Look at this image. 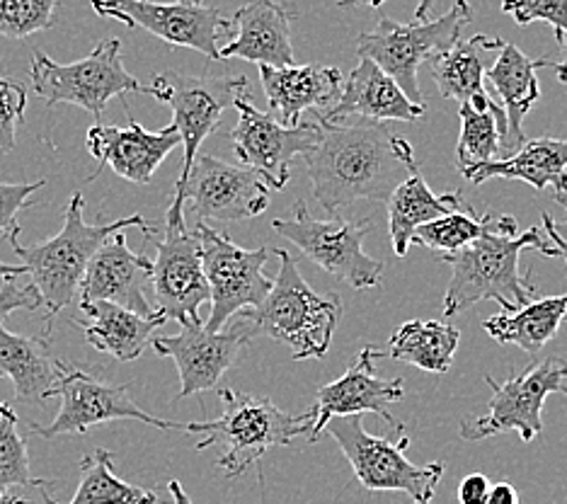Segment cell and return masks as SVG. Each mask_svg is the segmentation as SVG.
<instances>
[{"label": "cell", "mask_w": 567, "mask_h": 504, "mask_svg": "<svg viewBox=\"0 0 567 504\" xmlns=\"http://www.w3.org/2000/svg\"><path fill=\"white\" fill-rule=\"evenodd\" d=\"M318 146L303 155L313 194L328 214L359 199L389 202L393 189L417 171L408 141L383 122H328L318 114Z\"/></svg>", "instance_id": "1"}, {"label": "cell", "mask_w": 567, "mask_h": 504, "mask_svg": "<svg viewBox=\"0 0 567 504\" xmlns=\"http://www.w3.org/2000/svg\"><path fill=\"white\" fill-rule=\"evenodd\" d=\"M544 236L546 233L540 228L519 233L514 216L487 212L478 238L466 248L442 255V263L451 267V281L442 304L444 316H458L481 301H495L507 313L532 304L536 299V287L519 271V257L526 250L560 257L556 245Z\"/></svg>", "instance_id": "2"}, {"label": "cell", "mask_w": 567, "mask_h": 504, "mask_svg": "<svg viewBox=\"0 0 567 504\" xmlns=\"http://www.w3.org/2000/svg\"><path fill=\"white\" fill-rule=\"evenodd\" d=\"M85 199L81 192H73L66 212H63V228L54 238L37 243L32 248L18 243V236L10 238L12 250L22 260L28 275H32V284L42 294V308L47 310V320L59 316L63 308H69L75 296H79L85 269L100 250V245L110 236L126 228H144V233L156 230L141 214H132L112 224L90 226L83 218Z\"/></svg>", "instance_id": "3"}, {"label": "cell", "mask_w": 567, "mask_h": 504, "mask_svg": "<svg viewBox=\"0 0 567 504\" xmlns=\"http://www.w3.org/2000/svg\"><path fill=\"white\" fill-rule=\"evenodd\" d=\"M279 275L267 299L257 308L238 310L255 335H267L291 349L296 361L323 359L342 316L340 296H320L308 287L299 260L287 250H277Z\"/></svg>", "instance_id": "4"}, {"label": "cell", "mask_w": 567, "mask_h": 504, "mask_svg": "<svg viewBox=\"0 0 567 504\" xmlns=\"http://www.w3.org/2000/svg\"><path fill=\"white\" fill-rule=\"evenodd\" d=\"M218 395L224 400L221 415L209 422H187L185 432L206 434V439L197 444V451L212 446L224 449L218 469L224 471L228 481L250 471L272 446H289L296 436H306L316 418L313 408L301 412V415H289L272 400L230 391V388H221Z\"/></svg>", "instance_id": "5"}, {"label": "cell", "mask_w": 567, "mask_h": 504, "mask_svg": "<svg viewBox=\"0 0 567 504\" xmlns=\"http://www.w3.org/2000/svg\"><path fill=\"white\" fill-rule=\"evenodd\" d=\"M326 432L340 444L357 481L369 493H405L412 504H432L444 477V463L415 465L408 461L410 436L403 422L393 424L385 436H371L362 415H347L332 418Z\"/></svg>", "instance_id": "6"}, {"label": "cell", "mask_w": 567, "mask_h": 504, "mask_svg": "<svg viewBox=\"0 0 567 504\" xmlns=\"http://www.w3.org/2000/svg\"><path fill=\"white\" fill-rule=\"evenodd\" d=\"M30 78L37 97H42L49 107L75 105L93 114L95 124H100L112 97L148 93V88L124 69L117 37L102 39L85 59L73 63H56L44 51H34Z\"/></svg>", "instance_id": "7"}, {"label": "cell", "mask_w": 567, "mask_h": 504, "mask_svg": "<svg viewBox=\"0 0 567 504\" xmlns=\"http://www.w3.org/2000/svg\"><path fill=\"white\" fill-rule=\"evenodd\" d=\"M471 18L473 10L468 0H456L442 18L434 20L401 24L391 18H381L377 30L359 34L357 54L359 59L377 63L403 88V93L412 102L422 105V90L417 81L420 66L454 47Z\"/></svg>", "instance_id": "8"}, {"label": "cell", "mask_w": 567, "mask_h": 504, "mask_svg": "<svg viewBox=\"0 0 567 504\" xmlns=\"http://www.w3.org/2000/svg\"><path fill=\"white\" fill-rule=\"evenodd\" d=\"M153 233H146V238H153ZM153 243L158 250L151 269L156 310L179 326H197L202 322L199 306L212 301V291L204 275L202 245L197 233L187 228L183 202L173 199L167 206L163 238H153Z\"/></svg>", "instance_id": "9"}, {"label": "cell", "mask_w": 567, "mask_h": 504, "mask_svg": "<svg viewBox=\"0 0 567 504\" xmlns=\"http://www.w3.org/2000/svg\"><path fill=\"white\" fill-rule=\"evenodd\" d=\"M90 6L100 18L146 30L167 44L195 49L214 61H221V49L236 37L234 20H226L221 10L204 0H90Z\"/></svg>", "instance_id": "10"}, {"label": "cell", "mask_w": 567, "mask_h": 504, "mask_svg": "<svg viewBox=\"0 0 567 504\" xmlns=\"http://www.w3.org/2000/svg\"><path fill=\"white\" fill-rule=\"evenodd\" d=\"M485 383L493 388L489 410L483 418L461 422L458 434L463 442H483L505 432H519L522 442L528 444L544 430L540 412L546 398L550 393L567 395V361L548 357L514 373L505 383H497L493 377H485Z\"/></svg>", "instance_id": "11"}, {"label": "cell", "mask_w": 567, "mask_h": 504, "mask_svg": "<svg viewBox=\"0 0 567 504\" xmlns=\"http://www.w3.org/2000/svg\"><path fill=\"white\" fill-rule=\"evenodd\" d=\"M272 228L291 240L308 260L326 269L328 275L347 281L352 289L364 291L381 284L383 265L364 253L371 218L344 222L334 216L330 222H318L308 214L306 202L299 199L293 204V216L277 218Z\"/></svg>", "instance_id": "12"}, {"label": "cell", "mask_w": 567, "mask_h": 504, "mask_svg": "<svg viewBox=\"0 0 567 504\" xmlns=\"http://www.w3.org/2000/svg\"><path fill=\"white\" fill-rule=\"evenodd\" d=\"M148 88L151 97L165 102L173 110L175 126L183 138L185 161L177 185H185L199 146L212 136L221 114L236 105L238 97H248V78L245 75H185L177 71H163L153 75Z\"/></svg>", "instance_id": "13"}, {"label": "cell", "mask_w": 567, "mask_h": 504, "mask_svg": "<svg viewBox=\"0 0 567 504\" xmlns=\"http://www.w3.org/2000/svg\"><path fill=\"white\" fill-rule=\"evenodd\" d=\"M195 233L202 245V263L206 284L212 291V316L206 330H224L238 310L257 308L272 289V279L265 275V265L272 250H245L230 240L226 233L197 222Z\"/></svg>", "instance_id": "14"}, {"label": "cell", "mask_w": 567, "mask_h": 504, "mask_svg": "<svg viewBox=\"0 0 567 504\" xmlns=\"http://www.w3.org/2000/svg\"><path fill=\"white\" fill-rule=\"evenodd\" d=\"M56 395L61 398V410L54 422H30L32 434L47 439V442L66 434H85L90 426L114 420H136L151 426H158V430H185L187 426V422H171L141 410L132 400V395H128V385L105 383L93 377V373L75 367L63 369V377L59 379L49 398Z\"/></svg>", "instance_id": "15"}, {"label": "cell", "mask_w": 567, "mask_h": 504, "mask_svg": "<svg viewBox=\"0 0 567 504\" xmlns=\"http://www.w3.org/2000/svg\"><path fill=\"white\" fill-rule=\"evenodd\" d=\"M173 199L189 204L197 222L236 224L265 214L269 187L252 167L228 165L209 153H197L185 185L175 187Z\"/></svg>", "instance_id": "16"}, {"label": "cell", "mask_w": 567, "mask_h": 504, "mask_svg": "<svg viewBox=\"0 0 567 504\" xmlns=\"http://www.w3.org/2000/svg\"><path fill=\"white\" fill-rule=\"evenodd\" d=\"M238 124L230 128V141L238 161L260 173L272 189H284L291 179V163L296 155H308L320 138L316 124L284 126L275 114L257 110L248 97H238Z\"/></svg>", "instance_id": "17"}, {"label": "cell", "mask_w": 567, "mask_h": 504, "mask_svg": "<svg viewBox=\"0 0 567 504\" xmlns=\"http://www.w3.org/2000/svg\"><path fill=\"white\" fill-rule=\"evenodd\" d=\"M252 338L255 332L250 322L238 318L234 326L218 332L206 330L204 322L183 326L177 335L153 338L151 344L161 357H171L175 361L179 371L177 398H189L218 385L224 373L234 367V361Z\"/></svg>", "instance_id": "18"}, {"label": "cell", "mask_w": 567, "mask_h": 504, "mask_svg": "<svg viewBox=\"0 0 567 504\" xmlns=\"http://www.w3.org/2000/svg\"><path fill=\"white\" fill-rule=\"evenodd\" d=\"M385 359L383 352L377 347L367 344L362 354L354 364L344 371V377L326 383L318 388L316 393V418L311 422L306 439L308 442H318L320 434L326 432V424L332 418H347V415H362V412H373V415L383 418L389 426L398 424L391 415L389 408L405 393L403 379H379L377 377V361Z\"/></svg>", "instance_id": "19"}, {"label": "cell", "mask_w": 567, "mask_h": 504, "mask_svg": "<svg viewBox=\"0 0 567 504\" xmlns=\"http://www.w3.org/2000/svg\"><path fill=\"white\" fill-rule=\"evenodd\" d=\"M179 144H183V138H179L175 124L161 128V132H148V128L134 122V116H128L126 126L93 124L85 136V146L97 161L90 179H95L102 167L107 165L114 175L128 179V183L148 185L161 163Z\"/></svg>", "instance_id": "20"}, {"label": "cell", "mask_w": 567, "mask_h": 504, "mask_svg": "<svg viewBox=\"0 0 567 504\" xmlns=\"http://www.w3.org/2000/svg\"><path fill=\"white\" fill-rule=\"evenodd\" d=\"M153 260L128 250L126 233L120 230L100 245L81 281L83 301H110L138 316H156L158 310L146 299Z\"/></svg>", "instance_id": "21"}, {"label": "cell", "mask_w": 567, "mask_h": 504, "mask_svg": "<svg viewBox=\"0 0 567 504\" xmlns=\"http://www.w3.org/2000/svg\"><path fill=\"white\" fill-rule=\"evenodd\" d=\"M424 105L412 102L393 78L369 59H359L342 93L323 114L328 122H342L344 116L371 122H415L424 116Z\"/></svg>", "instance_id": "22"}, {"label": "cell", "mask_w": 567, "mask_h": 504, "mask_svg": "<svg viewBox=\"0 0 567 504\" xmlns=\"http://www.w3.org/2000/svg\"><path fill=\"white\" fill-rule=\"evenodd\" d=\"M293 12L277 0H248L236 10V37L221 49V61L243 59L257 66H293Z\"/></svg>", "instance_id": "23"}, {"label": "cell", "mask_w": 567, "mask_h": 504, "mask_svg": "<svg viewBox=\"0 0 567 504\" xmlns=\"http://www.w3.org/2000/svg\"><path fill=\"white\" fill-rule=\"evenodd\" d=\"M538 69H556V61H550L548 56L528 59L519 47L505 42L493 66L485 71V85L499 97V107L505 112L507 122L505 155L502 158H507V155L526 144L524 120L540 100V85L536 75Z\"/></svg>", "instance_id": "24"}, {"label": "cell", "mask_w": 567, "mask_h": 504, "mask_svg": "<svg viewBox=\"0 0 567 504\" xmlns=\"http://www.w3.org/2000/svg\"><path fill=\"white\" fill-rule=\"evenodd\" d=\"M260 83L284 126H296L306 110L330 107L342 93V73L332 66H260Z\"/></svg>", "instance_id": "25"}, {"label": "cell", "mask_w": 567, "mask_h": 504, "mask_svg": "<svg viewBox=\"0 0 567 504\" xmlns=\"http://www.w3.org/2000/svg\"><path fill=\"white\" fill-rule=\"evenodd\" d=\"M461 175L473 185H483L493 177L522 179L536 192L550 187L556 192V202L567 204V141L540 136L514 151L507 158H497L475 167H466Z\"/></svg>", "instance_id": "26"}, {"label": "cell", "mask_w": 567, "mask_h": 504, "mask_svg": "<svg viewBox=\"0 0 567 504\" xmlns=\"http://www.w3.org/2000/svg\"><path fill=\"white\" fill-rule=\"evenodd\" d=\"M81 310L87 320H73V326L83 330L90 347L117 361L138 359L153 342L156 330L167 322L163 313L138 316L110 301H83Z\"/></svg>", "instance_id": "27"}, {"label": "cell", "mask_w": 567, "mask_h": 504, "mask_svg": "<svg viewBox=\"0 0 567 504\" xmlns=\"http://www.w3.org/2000/svg\"><path fill=\"white\" fill-rule=\"evenodd\" d=\"M502 44L505 42L499 37L475 34L458 39L442 56H436L432 61V75L442 97L458 100L461 105H471L478 112L499 110L485 88V71L489 69L485 54L502 49Z\"/></svg>", "instance_id": "28"}, {"label": "cell", "mask_w": 567, "mask_h": 504, "mask_svg": "<svg viewBox=\"0 0 567 504\" xmlns=\"http://www.w3.org/2000/svg\"><path fill=\"white\" fill-rule=\"evenodd\" d=\"M66 364L49 342L10 332L0 320V379H10L20 400H49Z\"/></svg>", "instance_id": "29"}, {"label": "cell", "mask_w": 567, "mask_h": 504, "mask_svg": "<svg viewBox=\"0 0 567 504\" xmlns=\"http://www.w3.org/2000/svg\"><path fill=\"white\" fill-rule=\"evenodd\" d=\"M463 206L461 192H446V194H434L424 177L420 167L412 173L408 179L393 189L389 197V230H391V243L398 257H405L410 245H412V233L420 226L434 222V218L446 216L456 212Z\"/></svg>", "instance_id": "30"}, {"label": "cell", "mask_w": 567, "mask_h": 504, "mask_svg": "<svg viewBox=\"0 0 567 504\" xmlns=\"http://www.w3.org/2000/svg\"><path fill=\"white\" fill-rule=\"evenodd\" d=\"M567 318V294L534 299L514 313L483 320V330L499 344H517L524 352H538L556 338Z\"/></svg>", "instance_id": "31"}, {"label": "cell", "mask_w": 567, "mask_h": 504, "mask_svg": "<svg viewBox=\"0 0 567 504\" xmlns=\"http://www.w3.org/2000/svg\"><path fill=\"white\" fill-rule=\"evenodd\" d=\"M461 342V332L440 320H410L398 328L385 349V359H398L427 373H446Z\"/></svg>", "instance_id": "32"}, {"label": "cell", "mask_w": 567, "mask_h": 504, "mask_svg": "<svg viewBox=\"0 0 567 504\" xmlns=\"http://www.w3.org/2000/svg\"><path fill=\"white\" fill-rule=\"evenodd\" d=\"M114 454L97 449L81 461L79 490L69 504H158V495L114 475Z\"/></svg>", "instance_id": "33"}, {"label": "cell", "mask_w": 567, "mask_h": 504, "mask_svg": "<svg viewBox=\"0 0 567 504\" xmlns=\"http://www.w3.org/2000/svg\"><path fill=\"white\" fill-rule=\"evenodd\" d=\"M458 116H461V136L456 146L458 171L497 161L505 155L507 122L502 107L478 112L471 105H461Z\"/></svg>", "instance_id": "34"}, {"label": "cell", "mask_w": 567, "mask_h": 504, "mask_svg": "<svg viewBox=\"0 0 567 504\" xmlns=\"http://www.w3.org/2000/svg\"><path fill=\"white\" fill-rule=\"evenodd\" d=\"M481 233H483V216L481 218L475 216L473 206L463 202L461 209L420 226L415 233H412V243L430 250L456 253L461 248H466V245L478 238Z\"/></svg>", "instance_id": "35"}, {"label": "cell", "mask_w": 567, "mask_h": 504, "mask_svg": "<svg viewBox=\"0 0 567 504\" xmlns=\"http://www.w3.org/2000/svg\"><path fill=\"white\" fill-rule=\"evenodd\" d=\"M30 481V454L18 430V412L0 400V493Z\"/></svg>", "instance_id": "36"}, {"label": "cell", "mask_w": 567, "mask_h": 504, "mask_svg": "<svg viewBox=\"0 0 567 504\" xmlns=\"http://www.w3.org/2000/svg\"><path fill=\"white\" fill-rule=\"evenodd\" d=\"M59 0H0V37L28 39L56 24Z\"/></svg>", "instance_id": "37"}, {"label": "cell", "mask_w": 567, "mask_h": 504, "mask_svg": "<svg viewBox=\"0 0 567 504\" xmlns=\"http://www.w3.org/2000/svg\"><path fill=\"white\" fill-rule=\"evenodd\" d=\"M502 12L512 16L522 28L534 22L550 24L558 44L567 34V0H502Z\"/></svg>", "instance_id": "38"}, {"label": "cell", "mask_w": 567, "mask_h": 504, "mask_svg": "<svg viewBox=\"0 0 567 504\" xmlns=\"http://www.w3.org/2000/svg\"><path fill=\"white\" fill-rule=\"evenodd\" d=\"M28 112V90L10 78H0V155L18 146V126Z\"/></svg>", "instance_id": "39"}, {"label": "cell", "mask_w": 567, "mask_h": 504, "mask_svg": "<svg viewBox=\"0 0 567 504\" xmlns=\"http://www.w3.org/2000/svg\"><path fill=\"white\" fill-rule=\"evenodd\" d=\"M44 185V179H37V183H0V233L8 240L20 233L18 214L22 209H32V194L40 192Z\"/></svg>", "instance_id": "40"}, {"label": "cell", "mask_w": 567, "mask_h": 504, "mask_svg": "<svg viewBox=\"0 0 567 504\" xmlns=\"http://www.w3.org/2000/svg\"><path fill=\"white\" fill-rule=\"evenodd\" d=\"M42 306V294L37 291L34 284L18 287L16 279H3L0 284V320L10 316L12 310H40Z\"/></svg>", "instance_id": "41"}, {"label": "cell", "mask_w": 567, "mask_h": 504, "mask_svg": "<svg viewBox=\"0 0 567 504\" xmlns=\"http://www.w3.org/2000/svg\"><path fill=\"white\" fill-rule=\"evenodd\" d=\"M51 485H54V481H37V477H32L30 483L12 485L6 493H0V504H61L51 495Z\"/></svg>", "instance_id": "42"}, {"label": "cell", "mask_w": 567, "mask_h": 504, "mask_svg": "<svg viewBox=\"0 0 567 504\" xmlns=\"http://www.w3.org/2000/svg\"><path fill=\"white\" fill-rule=\"evenodd\" d=\"M489 477L483 473H471L458 483V504H485L489 493Z\"/></svg>", "instance_id": "43"}, {"label": "cell", "mask_w": 567, "mask_h": 504, "mask_svg": "<svg viewBox=\"0 0 567 504\" xmlns=\"http://www.w3.org/2000/svg\"><path fill=\"white\" fill-rule=\"evenodd\" d=\"M485 504H519L517 487L509 485V483L489 485V493L485 497Z\"/></svg>", "instance_id": "44"}, {"label": "cell", "mask_w": 567, "mask_h": 504, "mask_svg": "<svg viewBox=\"0 0 567 504\" xmlns=\"http://www.w3.org/2000/svg\"><path fill=\"white\" fill-rule=\"evenodd\" d=\"M544 230L548 233V240L553 243V245H556V248H558V255L563 257V260L567 263V243L558 236V233H556V228H553V218L548 216V214H544Z\"/></svg>", "instance_id": "45"}, {"label": "cell", "mask_w": 567, "mask_h": 504, "mask_svg": "<svg viewBox=\"0 0 567 504\" xmlns=\"http://www.w3.org/2000/svg\"><path fill=\"white\" fill-rule=\"evenodd\" d=\"M167 490H171V495H173V504H195L189 500V495L185 493V487L179 485V481L167 483Z\"/></svg>", "instance_id": "46"}, {"label": "cell", "mask_w": 567, "mask_h": 504, "mask_svg": "<svg viewBox=\"0 0 567 504\" xmlns=\"http://www.w3.org/2000/svg\"><path fill=\"white\" fill-rule=\"evenodd\" d=\"M20 275H28V269H24V265L0 263V279H18Z\"/></svg>", "instance_id": "47"}, {"label": "cell", "mask_w": 567, "mask_h": 504, "mask_svg": "<svg viewBox=\"0 0 567 504\" xmlns=\"http://www.w3.org/2000/svg\"><path fill=\"white\" fill-rule=\"evenodd\" d=\"M560 47H563V56H560V61L556 63V71H558L560 81L567 83V34H565V39L560 42Z\"/></svg>", "instance_id": "48"}, {"label": "cell", "mask_w": 567, "mask_h": 504, "mask_svg": "<svg viewBox=\"0 0 567 504\" xmlns=\"http://www.w3.org/2000/svg\"><path fill=\"white\" fill-rule=\"evenodd\" d=\"M385 0H342V8L357 6V8H381Z\"/></svg>", "instance_id": "49"}, {"label": "cell", "mask_w": 567, "mask_h": 504, "mask_svg": "<svg viewBox=\"0 0 567 504\" xmlns=\"http://www.w3.org/2000/svg\"><path fill=\"white\" fill-rule=\"evenodd\" d=\"M432 6H434V0H420V3H417V10H415V22L427 20Z\"/></svg>", "instance_id": "50"}, {"label": "cell", "mask_w": 567, "mask_h": 504, "mask_svg": "<svg viewBox=\"0 0 567 504\" xmlns=\"http://www.w3.org/2000/svg\"><path fill=\"white\" fill-rule=\"evenodd\" d=\"M565 212H567V204H565ZM553 228H556L558 236H560V238L567 243V218H565L563 224H556V222H553Z\"/></svg>", "instance_id": "51"}]
</instances>
